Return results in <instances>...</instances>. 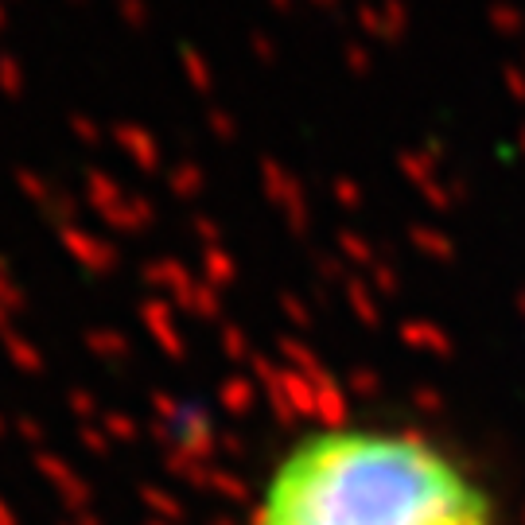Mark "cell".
Masks as SVG:
<instances>
[{
    "mask_svg": "<svg viewBox=\"0 0 525 525\" xmlns=\"http://www.w3.org/2000/svg\"><path fill=\"white\" fill-rule=\"evenodd\" d=\"M253 525H494L483 487L401 432L335 428L280 459Z\"/></svg>",
    "mask_w": 525,
    "mask_h": 525,
    "instance_id": "cell-1",
    "label": "cell"
}]
</instances>
